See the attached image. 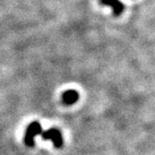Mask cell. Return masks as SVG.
Wrapping results in <instances>:
<instances>
[{
  "instance_id": "1",
  "label": "cell",
  "mask_w": 155,
  "mask_h": 155,
  "mask_svg": "<svg viewBox=\"0 0 155 155\" xmlns=\"http://www.w3.org/2000/svg\"><path fill=\"white\" fill-rule=\"evenodd\" d=\"M42 127L38 121H32V123L26 127L25 133V144L27 147L35 146V138L37 136H40L42 133Z\"/></svg>"
},
{
  "instance_id": "2",
  "label": "cell",
  "mask_w": 155,
  "mask_h": 155,
  "mask_svg": "<svg viewBox=\"0 0 155 155\" xmlns=\"http://www.w3.org/2000/svg\"><path fill=\"white\" fill-rule=\"evenodd\" d=\"M40 136L44 140H51L56 149H61L64 145L62 133L57 128H51L46 131H42Z\"/></svg>"
},
{
  "instance_id": "3",
  "label": "cell",
  "mask_w": 155,
  "mask_h": 155,
  "mask_svg": "<svg viewBox=\"0 0 155 155\" xmlns=\"http://www.w3.org/2000/svg\"><path fill=\"white\" fill-rule=\"evenodd\" d=\"M80 98V94L75 90H68L62 94V102L65 106L74 105Z\"/></svg>"
},
{
  "instance_id": "4",
  "label": "cell",
  "mask_w": 155,
  "mask_h": 155,
  "mask_svg": "<svg viewBox=\"0 0 155 155\" xmlns=\"http://www.w3.org/2000/svg\"><path fill=\"white\" fill-rule=\"evenodd\" d=\"M100 3L105 6L111 7L113 9V14L115 16H119L124 10V6L120 0H100Z\"/></svg>"
}]
</instances>
